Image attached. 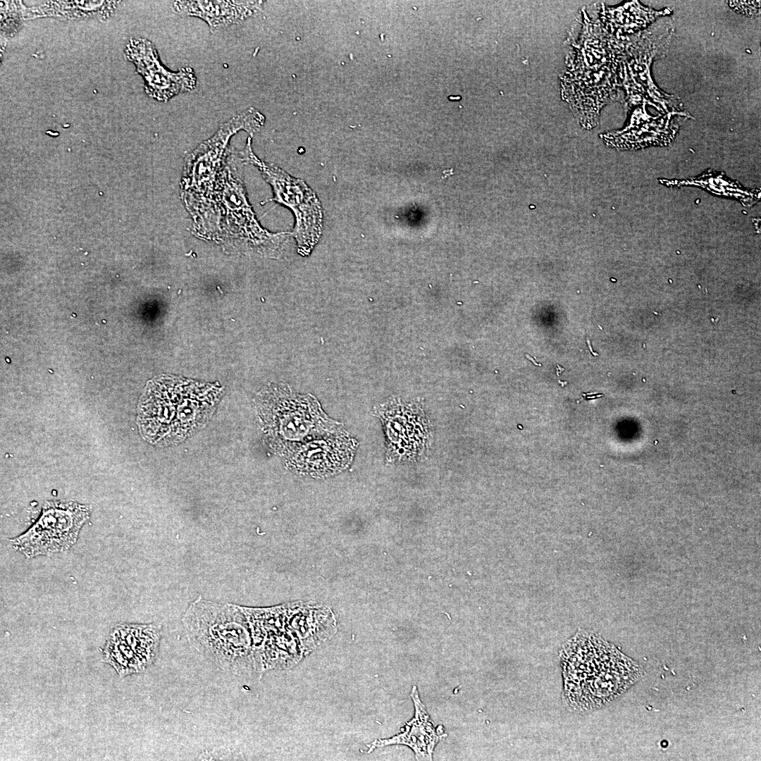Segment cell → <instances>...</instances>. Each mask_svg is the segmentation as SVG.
Returning <instances> with one entry per match:
<instances>
[{"mask_svg": "<svg viewBox=\"0 0 761 761\" xmlns=\"http://www.w3.org/2000/svg\"><path fill=\"white\" fill-rule=\"evenodd\" d=\"M564 691L571 700H586V709L623 693L640 676V667L602 639L581 633L564 648Z\"/></svg>", "mask_w": 761, "mask_h": 761, "instance_id": "4", "label": "cell"}, {"mask_svg": "<svg viewBox=\"0 0 761 761\" xmlns=\"http://www.w3.org/2000/svg\"><path fill=\"white\" fill-rule=\"evenodd\" d=\"M263 1H175V13L204 20L211 32L239 23L259 13Z\"/></svg>", "mask_w": 761, "mask_h": 761, "instance_id": "11", "label": "cell"}, {"mask_svg": "<svg viewBox=\"0 0 761 761\" xmlns=\"http://www.w3.org/2000/svg\"><path fill=\"white\" fill-rule=\"evenodd\" d=\"M452 171H453L452 168H451L450 170L443 171V175L442 176V178H446L447 176H450V175H452L453 174Z\"/></svg>", "mask_w": 761, "mask_h": 761, "instance_id": "14", "label": "cell"}, {"mask_svg": "<svg viewBox=\"0 0 761 761\" xmlns=\"http://www.w3.org/2000/svg\"><path fill=\"white\" fill-rule=\"evenodd\" d=\"M239 155L245 164L256 166L271 186L273 197L271 200L285 206L294 214L295 224L292 235L297 242V252L308 256L323 230V209L316 193L302 179L259 159L252 151L251 137Z\"/></svg>", "mask_w": 761, "mask_h": 761, "instance_id": "7", "label": "cell"}, {"mask_svg": "<svg viewBox=\"0 0 761 761\" xmlns=\"http://www.w3.org/2000/svg\"><path fill=\"white\" fill-rule=\"evenodd\" d=\"M667 186L695 185L710 191L713 194L736 199L743 205H753L760 199V192H753L743 189L741 185L725 177L723 173L708 171L696 178L685 180H660Z\"/></svg>", "mask_w": 761, "mask_h": 761, "instance_id": "13", "label": "cell"}, {"mask_svg": "<svg viewBox=\"0 0 761 761\" xmlns=\"http://www.w3.org/2000/svg\"><path fill=\"white\" fill-rule=\"evenodd\" d=\"M161 627L155 624H119L107 638L104 661L120 677L145 671L156 658Z\"/></svg>", "mask_w": 761, "mask_h": 761, "instance_id": "9", "label": "cell"}, {"mask_svg": "<svg viewBox=\"0 0 761 761\" xmlns=\"http://www.w3.org/2000/svg\"><path fill=\"white\" fill-rule=\"evenodd\" d=\"M264 123V116L250 107L223 123L185 157L180 197L192 218V230L199 237L215 240L218 233L216 187L230 138L240 130L253 136Z\"/></svg>", "mask_w": 761, "mask_h": 761, "instance_id": "2", "label": "cell"}, {"mask_svg": "<svg viewBox=\"0 0 761 761\" xmlns=\"http://www.w3.org/2000/svg\"><path fill=\"white\" fill-rule=\"evenodd\" d=\"M256 408L270 446L293 471L328 476L349 466L356 442L342 426L328 418L310 395L288 385H270L259 394Z\"/></svg>", "mask_w": 761, "mask_h": 761, "instance_id": "1", "label": "cell"}, {"mask_svg": "<svg viewBox=\"0 0 761 761\" xmlns=\"http://www.w3.org/2000/svg\"><path fill=\"white\" fill-rule=\"evenodd\" d=\"M128 54L144 77L147 92L159 101H166L196 87L197 78L192 68L184 67L176 72L166 68L159 61L155 48L148 41L132 42Z\"/></svg>", "mask_w": 761, "mask_h": 761, "instance_id": "10", "label": "cell"}, {"mask_svg": "<svg viewBox=\"0 0 761 761\" xmlns=\"http://www.w3.org/2000/svg\"><path fill=\"white\" fill-rule=\"evenodd\" d=\"M220 395V390L213 385L173 378L157 379L149 384L140 403V431L153 444L180 443L206 423Z\"/></svg>", "mask_w": 761, "mask_h": 761, "instance_id": "3", "label": "cell"}, {"mask_svg": "<svg viewBox=\"0 0 761 761\" xmlns=\"http://www.w3.org/2000/svg\"><path fill=\"white\" fill-rule=\"evenodd\" d=\"M182 621L191 645L218 668L238 676L255 672L243 607L200 598L189 605Z\"/></svg>", "mask_w": 761, "mask_h": 761, "instance_id": "5", "label": "cell"}, {"mask_svg": "<svg viewBox=\"0 0 761 761\" xmlns=\"http://www.w3.org/2000/svg\"><path fill=\"white\" fill-rule=\"evenodd\" d=\"M89 516V509L84 505L47 502L36 522L10 541L13 547L27 558L62 552L76 543Z\"/></svg>", "mask_w": 761, "mask_h": 761, "instance_id": "8", "label": "cell"}, {"mask_svg": "<svg viewBox=\"0 0 761 761\" xmlns=\"http://www.w3.org/2000/svg\"><path fill=\"white\" fill-rule=\"evenodd\" d=\"M415 707L414 717L404 726L402 732L388 739L376 741L369 745V752L376 747L391 744L409 746L414 752L416 760H431L435 745L445 736L442 726L435 729L430 719L424 705L421 703L418 690L414 686L411 692Z\"/></svg>", "mask_w": 761, "mask_h": 761, "instance_id": "12", "label": "cell"}, {"mask_svg": "<svg viewBox=\"0 0 761 761\" xmlns=\"http://www.w3.org/2000/svg\"><path fill=\"white\" fill-rule=\"evenodd\" d=\"M239 151L230 147L216 187L218 230L215 240L242 250L276 257L289 232L271 233L257 221L247 199Z\"/></svg>", "mask_w": 761, "mask_h": 761, "instance_id": "6", "label": "cell"}]
</instances>
